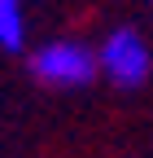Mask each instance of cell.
Instances as JSON below:
<instances>
[{
    "instance_id": "obj_1",
    "label": "cell",
    "mask_w": 153,
    "mask_h": 158,
    "mask_svg": "<svg viewBox=\"0 0 153 158\" xmlns=\"http://www.w3.org/2000/svg\"><path fill=\"white\" fill-rule=\"evenodd\" d=\"M31 75L48 88H88L96 79V48L83 40H48L31 53Z\"/></svg>"
},
{
    "instance_id": "obj_2",
    "label": "cell",
    "mask_w": 153,
    "mask_h": 158,
    "mask_svg": "<svg viewBox=\"0 0 153 158\" xmlns=\"http://www.w3.org/2000/svg\"><path fill=\"white\" fill-rule=\"evenodd\" d=\"M96 70L118 88H140L153 70V53L144 44V35L131 27H114L96 48Z\"/></svg>"
},
{
    "instance_id": "obj_3",
    "label": "cell",
    "mask_w": 153,
    "mask_h": 158,
    "mask_svg": "<svg viewBox=\"0 0 153 158\" xmlns=\"http://www.w3.org/2000/svg\"><path fill=\"white\" fill-rule=\"evenodd\" d=\"M0 48L5 53L26 48V9H22V0H0Z\"/></svg>"
}]
</instances>
